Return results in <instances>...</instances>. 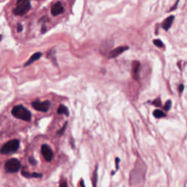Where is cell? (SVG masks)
Here are the masks:
<instances>
[{"mask_svg":"<svg viewBox=\"0 0 187 187\" xmlns=\"http://www.w3.org/2000/svg\"><path fill=\"white\" fill-rule=\"evenodd\" d=\"M12 114L15 118L25 121H31V118H32V114H31L30 111L22 105H15L12 110Z\"/></svg>","mask_w":187,"mask_h":187,"instance_id":"6da1fadb","label":"cell"},{"mask_svg":"<svg viewBox=\"0 0 187 187\" xmlns=\"http://www.w3.org/2000/svg\"><path fill=\"white\" fill-rule=\"evenodd\" d=\"M16 5L13 10L15 15H23L31 9L30 0H18Z\"/></svg>","mask_w":187,"mask_h":187,"instance_id":"7a4b0ae2","label":"cell"},{"mask_svg":"<svg viewBox=\"0 0 187 187\" xmlns=\"http://www.w3.org/2000/svg\"><path fill=\"white\" fill-rule=\"evenodd\" d=\"M19 146H20V142L17 139L10 140L3 145L1 148V153L2 154L14 153L19 148Z\"/></svg>","mask_w":187,"mask_h":187,"instance_id":"3957f363","label":"cell"},{"mask_svg":"<svg viewBox=\"0 0 187 187\" xmlns=\"http://www.w3.org/2000/svg\"><path fill=\"white\" fill-rule=\"evenodd\" d=\"M20 168V162L17 159H11L5 162L4 170L8 173H14L18 172Z\"/></svg>","mask_w":187,"mask_h":187,"instance_id":"277c9868","label":"cell"},{"mask_svg":"<svg viewBox=\"0 0 187 187\" xmlns=\"http://www.w3.org/2000/svg\"><path fill=\"white\" fill-rule=\"evenodd\" d=\"M32 107L35 110L42 112H47L49 110L51 106V102L49 101H45V102H40L39 100L34 101L32 103Z\"/></svg>","mask_w":187,"mask_h":187,"instance_id":"5b68a950","label":"cell"},{"mask_svg":"<svg viewBox=\"0 0 187 187\" xmlns=\"http://www.w3.org/2000/svg\"><path fill=\"white\" fill-rule=\"evenodd\" d=\"M41 152H42V156L47 162H51L52 160L53 156V152L52 149L50 148V146H48L46 144H43L41 148Z\"/></svg>","mask_w":187,"mask_h":187,"instance_id":"8992f818","label":"cell"},{"mask_svg":"<svg viewBox=\"0 0 187 187\" xmlns=\"http://www.w3.org/2000/svg\"><path fill=\"white\" fill-rule=\"evenodd\" d=\"M129 48V46H119L118 48H115L112 51H111L109 53V56L108 58H115V57L118 56L121 54H122L124 51H127V50Z\"/></svg>","mask_w":187,"mask_h":187,"instance_id":"52a82bcc","label":"cell"},{"mask_svg":"<svg viewBox=\"0 0 187 187\" xmlns=\"http://www.w3.org/2000/svg\"><path fill=\"white\" fill-rule=\"evenodd\" d=\"M64 7L62 6L61 3L60 1L55 3L51 7V14L53 16H56L58 15L61 14V13H64Z\"/></svg>","mask_w":187,"mask_h":187,"instance_id":"ba28073f","label":"cell"},{"mask_svg":"<svg viewBox=\"0 0 187 187\" xmlns=\"http://www.w3.org/2000/svg\"><path fill=\"white\" fill-rule=\"evenodd\" d=\"M174 18H175V16L170 15V16H169L168 18H167L165 19V20H164L163 23H162V26L165 31L169 30V29L171 27L172 23H173Z\"/></svg>","mask_w":187,"mask_h":187,"instance_id":"9c48e42d","label":"cell"},{"mask_svg":"<svg viewBox=\"0 0 187 187\" xmlns=\"http://www.w3.org/2000/svg\"><path fill=\"white\" fill-rule=\"evenodd\" d=\"M41 56H42V53L41 52H37L35 53H34L33 55L30 57V58L28 60V61H26V62L25 63L24 67H27V66L30 65L32 63L34 62L35 61H37L38 59L40 58Z\"/></svg>","mask_w":187,"mask_h":187,"instance_id":"30bf717a","label":"cell"},{"mask_svg":"<svg viewBox=\"0 0 187 187\" xmlns=\"http://www.w3.org/2000/svg\"><path fill=\"white\" fill-rule=\"evenodd\" d=\"M139 69H140V63L137 61H134L132 64V77L135 80L138 79Z\"/></svg>","mask_w":187,"mask_h":187,"instance_id":"8fae6325","label":"cell"},{"mask_svg":"<svg viewBox=\"0 0 187 187\" xmlns=\"http://www.w3.org/2000/svg\"><path fill=\"white\" fill-rule=\"evenodd\" d=\"M57 113L58 114H64V115H67L68 116L69 115V110L68 108H67V107L65 106V105H61L59 106V108H58V110H57Z\"/></svg>","mask_w":187,"mask_h":187,"instance_id":"7c38bea8","label":"cell"},{"mask_svg":"<svg viewBox=\"0 0 187 187\" xmlns=\"http://www.w3.org/2000/svg\"><path fill=\"white\" fill-rule=\"evenodd\" d=\"M153 115V116L156 118H161L166 116V114H165L163 111L160 110H154Z\"/></svg>","mask_w":187,"mask_h":187,"instance_id":"4fadbf2b","label":"cell"},{"mask_svg":"<svg viewBox=\"0 0 187 187\" xmlns=\"http://www.w3.org/2000/svg\"><path fill=\"white\" fill-rule=\"evenodd\" d=\"M96 182H97V165L96 166L94 169V172L93 174V185L94 186L96 185Z\"/></svg>","mask_w":187,"mask_h":187,"instance_id":"5bb4252c","label":"cell"},{"mask_svg":"<svg viewBox=\"0 0 187 187\" xmlns=\"http://www.w3.org/2000/svg\"><path fill=\"white\" fill-rule=\"evenodd\" d=\"M153 44L156 45V46L159 47V48H163L164 47L163 42H162V41L160 40V39H154V40L153 41Z\"/></svg>","mask_w":187,"mask_h":187,"instance_id":"9a60e30c","label":"cell"},{"mask_svg":"<svg viewBox=\"0 0 187 187\" xmlns=\"http://www.w3.org/2000/svg\"><path fill=\"white\" fill-rule=\"evenodd\" d=\"M171 105H172V102H171V100H168L167 101V102L165 103V108H165V110L166 111H169L171 108Z\"/></svg>","mask_w":187,"mask_h":187,"instance_id":"2e32d148","label":"cell"},{"mask_svg":"<svg viewBox=\"0 0 187 187\" xmlns=\"http://www.w3.org/2000/svg\"><path fill=\"white\" fill-rule=\"evenodd\" d=\"M152 104H153V105H154V106H156V107H161V106H162V102H161L160 99H159V98H158V99H155V100L153 101V102H152Z\"/></svg>","mask_w":187,"mask_h":187,"instance_id":"e0dca14e","label":"cell"},{"mask_svg":"<svg viewBox=\"0 0 187 187\" xmlns=\"http://www.w3.org/2000/svg\"><path fill=\"white\" fill-rule=\"evenodd\" d=\"M67 122H66L65 124H64V125L62 127V128H61V129H60L59 131H58V132H57V134H59V135H61V134H63V132L65 131V129H66V127H67Z\"/></svg>","mask_w":187,"mask_h":187,"instance_id":"ac0fdd59","label":"cell"},{"mask_svg":"<svg viewBox=\"0 0 187 187\" xmlns=\"http://www.w3.org/2000/svg\"><path fill=\"white\" fill-rule=\"evenodd\" d=\"M119 162L120 159L118 157H116V159H115V171L119 169Z\"/></svg>","mask_w":187,"mask_h":187,"instance_id":"d6986e66","label":"cell"},{"mask_svg":"<svg viewBox=\"0 0 187 187\" xmlns=\"http://www.w3.org/2000/svg\"><path fill=\"white\" fill-rule=\"evenodd\" d=\"M17 31L18 32H21L23 31V26L21 25V23H18L17 24Z\"/></svg>","mask_w":187,"mask_h":187,"instance_id":"ffe728a7","label":"cell"},{"mask_svg":"<svg viewBox=\"0 0 187 187\" xmlns=\"http://www.w3.org/2000/svg\"><path fill=\"white\" fill-rule=\"evenodd\" d=\"M29 162H30L31 165H36V164H37L36 160H35V159H34L33 157H30V158H29Z\"/></svg>","mask_w":187,"mask_h":187,"instance_id":"44dd1931","label":"cell"},{"mask_svg":"<svg viewBox=\"0 0 187 187\" xmlns=\"http://www.w3.org/2000/svg\"><path fill=\"white\" fill-rule=\"evenodd\" d=\"M178 2H179V0H177V1H176V2H175V4H174V6H173V7H171V8H170V10H169V12H170V11H172V10H175V9H176V8H177V6H178Z\"/></svg>","mask_w":187,"mask_h":187,"instance_id":"7402d4cb","label":"cell"},{"mask_svg":"<svg viewBox=\"0 0 187 187\" xmlns=\"http://www.w3.org/2000/svg\"><path fill=\"white\" fill-rule=\"evenodd\" d=\"M178 89H179L180 93H182L183 91V89H184V86H183V84L180 85L179 88H178Z\"/></svg>","mask_w":187,"mask_h":187,"instance_id":"603a6c76","label":"cell"},{"mask_svg":"<svg viewBox=\"0 0 187 187\" xmlns=\"http://www.w3.org/2000/svg\"><path fill=\"white\" fill-rule=\"evenodd\" d=\"M59 186H66L67 187V183H66V181H62V182H61V183L59 184Z\"/></svg>","mask_w":187,"mask_h":187,"instance_id":"cb8c5ba5","label":"cell"},{"mask_svg":"<svg viewBox=\"0 0 187 187\" xmlns=\"http://www.w3.org/2000/svg\"><path fill=\"white\" fill-rule=\"evenodd\" d=\"M45 32H46V27H45V26H42V33H45Z\"/></svg>","mask_w":187,"mask_h":187,"instance_id":"d4e9b609","label":"cell"},{"mask_svg":"<svg viewBox=\"0 0 187 187\" xmlns=\"http://www.w3.org/2000/svg\"><path fill=\"white\" fill-rule=\"evenodd\" d=\"M81 185H83V186H84V183H83V181L82 180L81 181Z\"/></svg>","mask_w":187,"mask_h":187,"instance_id":"484cf974","label":"cell"}]
</instances>
